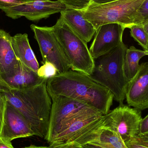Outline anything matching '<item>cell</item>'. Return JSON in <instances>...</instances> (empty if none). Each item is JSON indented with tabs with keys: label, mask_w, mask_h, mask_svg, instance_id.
I'll list each match as a JSON object with an SVG mask.
<instances>
[{
	"label": "cell",
	"mask_w": 148,
	"mask_h": 148,
	"mask_svg": "<svg viewBox=\"0 0 148 148\" xmlns=\"http://www.w3.org/2000/svg\"><path fill=\"white\" fill-rule=\"evenodd\" d=\"M47 89L50 96H62L79 101L103 115L110 111L114 98L109 90L89 76L71 69L48 79Z\"/></svg>",
	"instance_id": "cell-1"
},
{
	"label": "cell",
	"mask_w": 148,
	"mask_h": 148,
	"mask_svg": "<svg viewBox=\"0 0 148 148\" xmlns=\"http://www.w3.org/2000/svg\"><path fill=\"white\" fill-rule=\"evenodd\" d=\"M47 80L30 88H11L0 83L7 102L24 117L37 136L46 140L48 132L52 99L47 89Z\"/></svg>",
	"instance_id": "cell-2"
},
{
	"label": "cell",
	"mask_w": 148,
	"mask_h": 148,
	"mask_svg": "<svg viewBox=\"0 0 148 148\" xmlns=\"http://www.w3.org/2000/svg\"><path fill=\"white\" fill-rule=\"evenodd\" d=\"M103 115L87 106L71 114L62 122L59 132L50 147L75 142L84 146L93 142L103 126Z\"/></svg>",
	"instance_id": "cell-3"
},
{
	"label": "cell",
	"mask_w": 148,
	"mask_h": 148,
	"mask_svg": "<svg viewBox=\"0 0 148 148\" xmlns=\"http://www.w3.org/2000/svg\"><path fill=\"white\" fill-rule=\"evenodd\" d=\"M123 42L109 53L95 59V66L90 78L108 89L114 99L123 104L129 81L124 70V61L127 49Z\"/></svg>",
	"instance_id": "cell-4"
},
{
	"label": "cell",
	"mask_w": 148,
	"mask_h": 148,
	"mask_svg": "<svg viewBox=\"0 0 148 148\" xmlns=\"http://www.w3.org/2000/svg\"><path fill=\"white\" fill-rule=\"evenodd\" d=\"M145 1L115 0L104 3L90 1L86 8L79 10L96 30L100 26L109 23H117L129 28L135 24H142L138 12Z\"/></svg>",
	"instance_id": "cell-5"
},
{
	"label": "cell",
	"mask_w": 148,
	"mask_h": 148,
	"mask_svg": "<svg viewBox=\"0 0 148 148\" xmlns=\"http://www.w3.org/2000/svg\"><path fill=\"white\" fill-rule=\"evenodd\" d=\"M53 27L71 70L91 75L95 59L88 48V42L77 35L61 16Z\"/></svg>",
	"instance_id": "cell-6"
},
{
	"label": "cell",
	"mask_w": 148,
	"mask_h": 148,
	"mask_svg": "<svg viewBox=\"0 0 148 148\" xmlns=\"http://www.w3.org/2000/svg\"><path fill=\"white\" fill-rule=\"evenodd\" d=\"M142 119L141 111L120 104L103 115V127L116 133L125 143L138 135Z\"/></svg>",
	"instance_id": "cell-7"
},
{
	"label": "cell",
	"mask_w": 148,
	"mask_h": 148,
	"mask_svg": "<svg viewBox=\"0 0 148 148\" xmlns=\"http://www.w3.org/2000/svg\"><path fill=\"white\" fill-rule=\"evenodd\" d=\"M38 42L42 59V63L49 62L55 66L59 74L69 71V62L57 40L53 27L30 26Z\"/></svg>",
	"instance_id": "cell-8"
},
{
	"label": "cell",
	"mask_w": 148,
	"mask_h": 148,
	"mask_svg": "<svg viewBox=\"0 0 148 148\" xmlns=\"http://www.w3.org/2000/svg\"><path fill=\"white\" fill-rule=\"evenodd\" d=\"M66 9L65 4L59 0H26L2 10L12 19L24 16L29 21H37L61 13Z\"/></svg>",
	"instance_id": "cell-9"
},
{
	"label": "cell",
	"mask_w": 148,
	"mask_h": 148,
	"mask_svg": "<svg viewBox=\"0 0 148 148\" xmlns=\"http://www.w3.org/2000/svg\"><path fill=\"white\" fill-rule=\"evenodd\" d=\"M50 96L52 104L48 132L46 139L49 143L58 134L61 124L64 120L79 110L88 106L82 102L66 97Z\"/></svg>",
	"instance_id": "cell-10"
},
{
	"label": "cell",
	"mask_w": 148,
	"mask_h": 148,
	"mask_svg": "<svg viewBox=\"0 0 148 148\" xmlns=\"http://www.w3.org/2000/svg\"><path fill=\"white\" fill-rule=\"evenodd\" d=\"M125 28L117 23L100 26L96 30L90 51L94 59L109 53L123 41Z\"/></svg>",
	"instance_id": "cell-11"
},
{
	"label": "cell",
	"mask_w": 148,
	"mask_h": 148,
	"mask_svg": "<svg viewBox=\"0 0 148 148\" xmlns=\"http://www.w3.org/2000/svg\"><path fill=\"white\" fill-rule=\"evenodd\" d=\"M126 99L130 107L140 111L148 109V62L140 65L137 73L128 82Z\"/></svg>",
	"instance_id": "cell-12"
},
{
	"label": "cell",
	"mask_w": 148,
	"mask_h": 148,
	"mask_svg": "<svg viewBox=\"0 0 148 148\" xmlns=\"http://www.w3.org/2000/svg\"><path fill=\"white\" fill-rule=\"evenodd\" d=\"M33 136L35 134L24 117L7 101L0 138L11 142L15 139Z\"/></svg>",
	"instance_id": "cell-13"
},
{
	"label": "cell",
	"mask_w": 148,
	"mask_h": 148,
	"mask_svg": "<svg viewBox=\"0 0 148 148\" xmlns=\"http://www.w3.org/2000/svg\"><path fill=\"white\" fill-rule=\"evenodd\" d=\"M46 80L47 79L40 77L37 72L33 71L21 62L19 66L13 72L0 76V83L11 88L18 90L33 88Z\"/></svg>",
	"instance_id": "cell-14"
},
{
	"label": "cell",
	"mask_w": 148,
	"mask_h": 148,
	"mask_svg": "<svg viewBox=\"0 0 148 148\" xmlns=\"http://www.w3.org/2000/svg\"><path fill=\"white\" fill-rule=\"evenodd\" d=\"M60 16L66 23L87 42L90 41L96 29L84 19L79 10L66 8L61 12Z\"/></svg>",
	"instance_id": "cell-15"
},
{
	"label": "cell",
	"mask_w": 148,
	"mask_h": 148,
	"mask_svg": "<svg viewBox=\"0 0 148 148\" xmlns=\"http://www.w3.org/2000/svg\"><path fill=\"white\" fill-rule=\"evenodd\" d=\"M11 39L9 34L0 29V76L13 72L20 64L13 49Z\"/></svg>",
	"instance_id": "cell-16"
},
{
	"label": "cell",
	"mask_w": 148,
	"mask_h": 148,
	"mask_svg": "<svg viewBox=\"0 0 148 148\" xmlns=\"http://www.w3.org/2000/svg\"><path fill=\"white\" fill-rule=\"evenodd\" d=\"M12 46L19 61L35 72L39 69V65L30 47L27 34H18L11 39Z\"/></svg>",
	"instance_id": "cell-17"
},
{
	"label": "cell",
	"mask_w": 148,
	"mask_h": 148,
	"mask_svg": "<svg viewBox=\"0 0 148 148\" xmlns=\"http://www.w3.org/2000/svg\"><path fill=\"white\" fill-rule=\"evenodd\" d=\"M146 56L144 50L137 49L134 46H131L127 49L124 59V70L129 82L138 72L140 60Z\"/></svg>",
	"instance_id": "cell-18"
},
{
	"label": "cell",
	"mask_w": 148,
	"mask_h": 148,
	"mask_svg": "<svg viewBox=\"0 0 148 148\" xmlns=\"http://www.w3.org/2000/svg\"><path fill=\"white\" fill-rule=\"evenodd\" d=\"M92 143L113 148H128L116 133L103 127L96 139Z\"/></svg>",
	"instance_id": "cell-19"
},
{
	"label": "cell",
	"mask_w": 148,
	"mask_h": 148,
	"mask_svg": "<svg viewBox=\"0 0 148 148\" xmlns=\"http://www.w3.org/2000/svg\"><path fill=\"white\" fill-rule=\"evenodd\" d=\"M131 36L142 47L144 51H148V35L143 24H135L129 28Z\"/></svg>",
	"instance_id": "cell-20"
},
{
	"label": "cell",
	"mask_w": 148,
	"mask_h": 148,
	"mask_svg": "<svg viewBox=\"0 0 148 148\" xmlns=\"http://www.w3.org/2000/svg\"><path fill=\"white\" fill-rule=\"evenodd\" d=\"M37 73L39 77L47 80L59 74L55 66L49 62L43 63V65L39 68Z\"/></svg>",
	"instance_id": "cell-21"
},
{
	"label": "cell",
	"mask_w": 148,
	"mask_h": 148,
	"mask_svg": "<svg viewBox=\"0 0 148 148\" xmlns=\"http://www.w3.org/2000/svg\"><path fill=\"white\" fill-rule=\"evenodd\" d=\"M65 4L66 8L82 10L88 5L91 0H59Z\"/></svg>",
	"instance_id": "cell-22"
},
{
	"label": "cell",
	"mask_w": 148,
	"mask_h": 148,
	"mask_svg": "<svg viewBox=\"0 0 148 148\" xmlns=\"http://www.w3.org/2000/svg\"><path fill=\"white\" fill-rule=\"evenodd\" d=\"M139 15L142 24L148 20V0L143 2L139 10Z\"/></svg>",
	"instance_id": "cell-23"
},
{
	"label": "cell",
	"mask_w": 148,
	"mask_h": 148,
	"mask_svg": "<svg viewBox=\"0 0 148 148\" xmlns=\"http://www.w3.org/2000/svg\"><path fill=\"white\" fill-rule=\"evenodd\" d=\"M137 136L141 137L148 136V114L141 121L139 132Z\"/></svg>",
	"instance_id": "cell-24"
},
{
	"label": "cell",
	"mask_w": 148,
	"mask_h": 148,
	"mask_svg": "<svg viewBox=\"0 0 148 148\" xmlns=\"http://www.w3.org/2000/svg\"><path fill=\"white\" fill-rule=\"evenodd\" d=\"M6 104H7V100L0 90V131L1 129L3 123Z\"/></svg>",
	"instance_id": "cell-25"
},
{
	"label": "cell",
	"mask_w": 148,
	"mask_h": 148,
	"mask_svg": "<svg viewBox=\"0 0 148 148\" xmlns=\"http://www.w3.org/2000/svg\"><path fill=\"white\" fill-rule=\"evenodd\" d=\"M23 1V0H0V9L9 8L19 4Z\"/></svg>",
	"instance_id": "cell-26"
},
{
	"label": "cell",
	"mask_w": 148,
	"mask_h": 148,
	"mask_svg": "<svg viewBox=\"0 0 148 148\" xmlns=\"http://www.w3.org/2000/svg\"><path fill=\"white\" fill-rule=\"evenodd\" d=\"M52 148H85L84 146L75 142L63 143L60 145L51 147Z\"/></svg>",
	"instance_id": "cell-27"
},
{
	"label": "cell",
	"mask_w": 148,
	"mask_h": 148,
	"mask_svg": "<svg viewBox=\"0 0 148 148\" xmlns=\"http://www.w3.org/2000/svg\"><path fill=\"white\" fill-rule=\"evenodd\" d=\"M125 143L128 148H148L147 146L139 143L134 138L127 141Z\"/></svg>",
	"instance_id": "cell-28"
},
{
	"label": "cell",
	"mask_w": 148,
	"mask_h": 148,
	"mask_svg": "<svg viewBox=\"0 0 148 148\" xmlns=\"http://www.w3.org/2000/svg\"><path fill=\"white\" fill-rule=\"evenodd\" d=\"M134 139L139 143L148 147V136H136Z\"/></svg>",
	"instance_id": "cell-29"
},
{
	"label": "cell",
	"mask_w": 148,
	"mask_h": 148,
	"mask_svg": "<svg viewBox=\"0 0 148 148\" xmlns=\"http://www.w3.org/2000/svg\"><path fill=\"white\" fill-rule=\"evenodd\" d=\"M84 147L85 148H113L107 147V146L99 145L96 143H88L84 146Z\"/></svg>",
	"instance_id": "cell-30"
},
{
	"label": "cell",
	"mask_w": 148,
	"mask_h": 148,
	"mask_svg": "<svg viewBox=\"0 0 148 148\" xmlns=\"http://www.w3.org/2000/svg\"><path fill=\"white\" fill-rule=\"evenodd\" d=\"M0 148H14L11 142L5 141L0 138Z\"/></svg>",
	"instance_id": "cell-31"
},
{
	"label": "cell",
	"mask_w": 148,
	"mask_h": 148,
	"mask_svg": "<svg viewBox=\"0 0 148 148\" xmlns=\"http://www.w3.org/2000/svg\"><path fill=\"white\" fill-rule=\"evenodd\" d=\"M115 0H91V1L97 3H104L110 2Z\"/></svg>",
	"instance_id": "cell-32"
},
{
	"label": "cell",
	"mask_w": 148,
	"mask_h": 148,
	"mask_svg": "<svg viewBox=\"0 0 148 148\" xmlns=\"http://www.w3.org/2000/svg\"><path fill=\"white\" fill-rule=\"evenodd\" d=\"M22 148H52L49 147H42V146H36L34 145H31L29 147H25Z\"/></svg>",
	"instance_id": "cell-33"
},
{
	"label": "cell",
	"mask_w": 148,
	"mask_h": 148,
	"mask_svg": "<svg viewBox=\"0 0 148 148\" xmlns=\"http://www.w3.org/2000/svg\"><path fill=\"white\" fill-rule=\"evenodd\" d=\"M143 26L145 31H146V33H147L148 35V20L147 21L145 22L143 24Z\"/></svg>",
	"instance_id": "cell-34"
},
{
	"label": "cell",
	"mask_w": 148,
	"mask_h": 148,
	"mask_svg": "<svg viewBox=\"0 0 148 148\" xmlns=\"http://www.w3.org/2000/svg\"><path fill=\"white\" fill-rule=\"evenodd\" d=\"M145 53H146V55H148V51H145Z\"/></svg>",
	"instance_id": "cell-35"
},
{
	"label": "cell",
	"mask_w": 148,
	"mask_h": 148,
	"mask_svg": "<svg viewBox=\"0 0 148 148\" xmlns=\"http://www.w3.org/2000/svg\"><path fill=\"white\" fill-rule=\"evenodd\" d=\"M23 1H26V0H23Z\"/></svg>",
	"instance_id": "cell-36"
},
{
	"label": "cell",
	"mask_w": 148,
	"mask_h": 148,
	"mask_svg": "<svg viewBox=\"0 0 148 148\" xmlns=\"http://www.w3.org/2000/svg\"></svg>",
	"instance_id": "cell-37"
}]
</instances>
